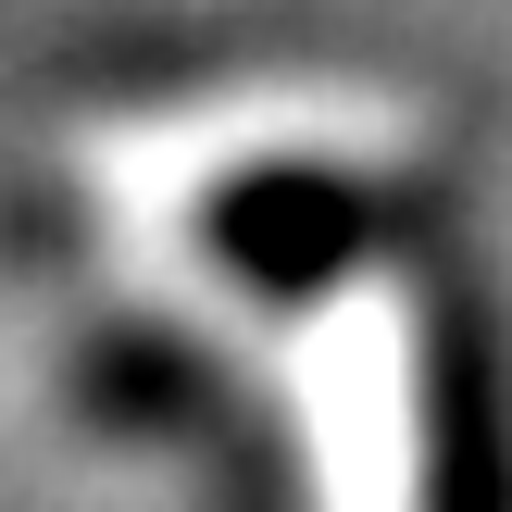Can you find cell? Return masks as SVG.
I'll return each instance as SVG.
<instances>
[{
	"instance_id": "1",
	"label": "cell",
	"mask_w": 512,
	"mask_h": 512,
	"mask_svg": "<svg viewBox=\"0 0 512 512\" xmlns=\"http://www.w3.org/2000/svg\"><path fill=\"white\" fill-rule=\"evenodd\" d=\"M425 512H512L500 363H488V338H475L463 300H438V325H425Z\"/></svg>"
},
{
	"instance_id": "2",
	"label": "cell",
	"mask_w": 512,
	"mask_h": 512,
	"mask_svg": "<svg viewBox=\"0 0 512 512\" xmlns=\"http://www.w3.org/2000/svg\"><path fill=\"white\" fill-rule=\"evenodd\" d=\"M350 238H375L363 200H350V188H313V175H250V188L213 200V250L238 275H263V288H313Z\"/></svg>"
}]
</instances>
